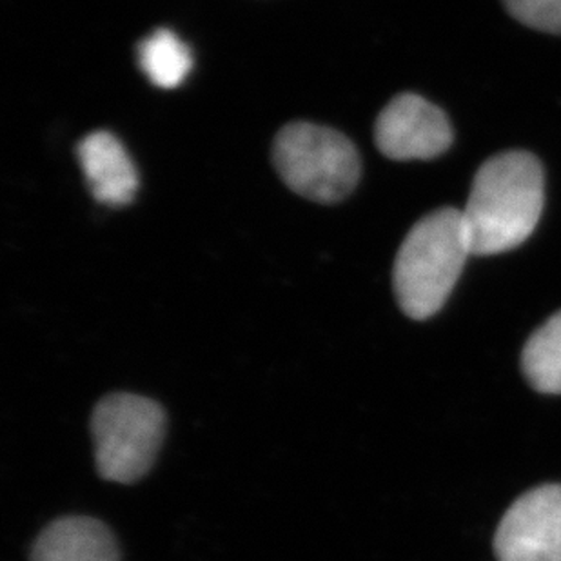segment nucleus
Instances as JSON below:
<instances>
[{"instance_id": "f257e3e1", "label": "nucleus", "mask_w": 561, "mask_h": 561, "mask_svg": "<svg viewBox=\"0 0 561 561\" xmlns=\"http://www.w3.org/2000/svg\"><path fill=\"white\" fill-rule=\"evenodd\" d=\"M546 176L527 151H505L483 162L463 209L472 254L505 253L524 244L540 222Z\"/></svg>"}, {"instance_id": "f03ea898", "label": "nucleus", "mask_w": 561, "mask_h": 561, "mask_svg": "<svg viewBox=\"0 0 561 561\" xmlns=\"http://www.w3.org/2000/svg\"><path fill=\"white\" fill-rule=\"evenodd\" d=\"M469 254L463 213L444 207L422 218L403 240L392 271L402 311L413 320L436 314L455 289Z\"/></svg>"}, {"instance_id": "7ed1b4c3", "label": "nucleus", "mask_w": 561, "mask_h": 561, "mask_svg": "<svg viewBox=\"0 0 561 561\" xmlns=\"http://www.w3.org/2000/svg\"><path fill=\"white\" fill-rule=\"evenodd\" d=\"M96 472L106 482L129 485L146 477L164 442L165 413L151 398L115 392L91 414Z\"/></svg>"}, {"instance_id": "20e7f679", "label": "nucleus", "mask_w": 561, "mask_h": 561, "mask_svg": "<svg viewBox=\"0 0 561 561\" xmlns=\"http://www.w3.org/2000/svg\"><path fill=\"white\" fill-rule=\"evenodd\" d=\"M273 162L295 193L322 204L342 201L360 179V157L350 138L317 124L282 127L273 146Z\"/></svg>"}, {"instance_id": "39448f33", "label": "nucleus", "mask_w": 561, "mask_h": 561, "mask_svg": "<svg viewBox=\"0 0 561 561\" xmlns=\"http://www.w3.org/2000/svg\"><path fill=\"white\" fill-rule=\"evenodd\" d=\"M494 552L499 561H561V485L522 494L503 514Z\"/></svg>"}, {"instance_id": "423d86ee", "label": "nucleus", "mask_w": 561, "mask_h": 561, "mask_svg": "<svg viewBox=\"0 0 561 561\" xmlns=\"http://www.w3.org/2000/svg\"><path fill=\"white\" fill-rule=\"evenodd\" d=\"M376 146L392 160H430L453 142V127L435 104L414 93L394 96L378 115Z\"/></svg>"}, {"instance_id": "0eeeda50", "label": "nucleus", "mask_w": 561, "mask_h": 561, "mask_svg": "<svg viewBox=\"0 0 561 561\" xmlns=\"http://www.w3.org/2000/svg\"><path fill=\"white\" fill-rule=\"evenodd\" d=\"M79 162L96 201L126 206L138 190V175L126 149L112 133L95 131L79 144Z\"/></svg>"}, {"instance_id": "6e6552de", "label": "nucleus", "mask_w": 561, "mask_h": 561, "mask_svg": "<svg viewBox=\"0 0 561 561\" xmlns=\"http://www.w3.org/2000/svg\"><path fill=\"white\" fill-rule=\"evenodd\" d=\"M32 561H121L118 543L101 519H55L33 543Z\"/></svg>"}, {"instance_id": "1a4fd4ad", "label": "nucleus", "mask_w": 561, "mask_h": 561, "mask_svg": "<svg viewBox=\"0 0 561 561\" xmlns=\"http://www.w3.org/2000/svg\"><path fill=\"white\" fill-rule=\"evenodd\" d=\"M522 371L543 394H561V311L530 334L522 353Z\"/></svg>"}, {"instance_id": "9d476101", "label": "nucleus", "mask_w": 561, "mask_h": 561, "mask_svg": "<svg viewBox=\"0 0 561 561\" xmlns=\"http://www.w3.org/2000/svg\"><path fill=\"white\" fill-rule=\"evenodd\" d=\"M138 64L154 85L170 90L186 79L193 57L176 33L162 27L138 44Z\"/></svg>"}, {"instance_id": "9b49d317", "label": "nucleus", "mask_w": 561, "mask_h": 561, "mask_svg": "<svg viewBox=\"0 0 561 561\" xmlns=\"http://www.w3.org/2000/svg\"><path fill=\"white\" fill-rule=\"evenodd\" d=\"M503 4L525 26L561 35V0H503Z\"/></svg>"}]
</instances>
